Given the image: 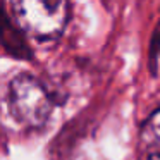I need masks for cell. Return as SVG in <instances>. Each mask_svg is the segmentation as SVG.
I'll return each instance as SVG.
<instances>
[{"label": "cell", "mask_w": 160, "mask_h": 160, "mask_svg": "<svg viewBox=\"0 0 160 160\" xmlns=\"http://www.w3.org/2000/svg\"><path fill=\"white\" fill-rule=\"evenodd\" d=\"M9 108L18 122L28 128H42L53 110V98L38 78L18 74L9 83Z\"/></svg>", "instance_id": "6da1fadb"}, {"label": "cell", "mask_w": 160, "mask_h": 160, "mask_svg": "<svg viewBox=\"0 0 160 160\" xmlns=\"http://www.w3.org/2000/svg\"><path fill=\"white\" fill-rule=\"evenodd\" d=\"M18 24L36 40H53L64 33L71 18L69 0H12Z\"/></svg>", "instance_id": "7a4b0ae2"}, {"label": "cell", "mask_w": 160, "mask_h": 160, "mask_svg": "<svg viewBox=\"0 0 160 160\" xmlns=\"http://www.w3.org/2000/svg\"><path fill=\"white\" fill-rule=\"evenodd\" d=\"M0 48L16 59H29L31 50L21 26L12 22L7 14L0 11Z\"/></svg>", "instance_id": "3957f363"}, {"label": "cell", "mask_w": 160, "mask_h": 160, "mask_svg": "<svg viewBox=\"0 0 160 160\" xmlns=\"http://www.w3.org/2000/svg\"><path fill=\"white\" fill-rule=\"evenodd\" d=\"M143 131H145V134H148L152 139H155V141L160 143V108H157V110L148 117Z\"/></svg>", "instance_id": "277c9868"}, {"label": "cell", "mask_w": 160, "mask_h": 160, "mask_svg": "<svg viewBox=\"0 0 160 160\" xmlns=\"http://www.w3.org/2000/svg\"><path fill=\"white\" fill-rule=\"evenodd\" d=\"M148 160H160V153H152Z\"/></svg>", "instance_id": "5b68a950"}]
</instances>
